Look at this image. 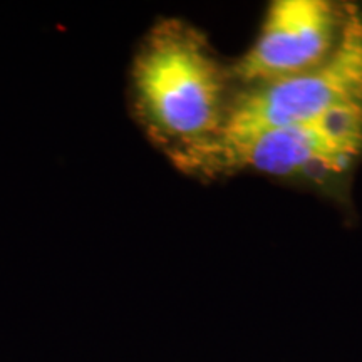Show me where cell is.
Instances as JSON below:
<instances>
[{
    "instance_id": "7a4b0ae2",
    "label": "cell",
    "mask_w": 362,
    "mask_h": 362,
    "mask_svg": "<svg viewBox=\"0 0 362 362\" xmlns=\"http://www.w3.org/2000/svg\"><path fill=\"white\" fill-rule=\"evenodd\" d=\"M362 155V107L218 138L180 166L183 173L214 180L242 171L315 178L341 175Z\"/></svg>"
},
{
    "instance_id": "3957f363",
    "label": "cell",
    "mask_w": 362,
    "mask_h": 362,
    "mask_svg": "<svg viewBox=\"0 0 362 362\" xmlns=\"http://www.w3.org/2000/svg\"><path fill=\"white\" fill-rule=\"evenodd\" d=\"M354 107H362V11L346 6L342 34L332 54L293 78L235 90L216 139L304 123Z\"/></svg>"
},
{
    "instance_id": "277c9868",
    "label": "cell",
    "mask_w": 362,
    "mask_h": 362,
    "mask_svg": "<svg viewBox=\"0 0 362 362\" xmlns=\"http://www.w3.org/2000/svg\"><path fill=\"white\" fill-rule=\"evenodd\" d=\"M346 6L329 0H275L255 42L230 67L242 88L277 83L314 69L341 39Z\"/></svg>"
},
{
    "instance_id": "6da1fadb",
    "label": "cell",
    "mask_w": 362,
    "mask_h": 362,
    "mask_svg": "<svg viewBox=\"0 0 362 362\" xmlns=\"http://www.w3.org/2000/svg\"><path fill=\"white\" fill-rule=\"evenodd\" d=\"M233 84L232 71L202 30L163 19L148 30L131 62V115L180 168L223 129Z\"/></svg>"
}]
</instances>
